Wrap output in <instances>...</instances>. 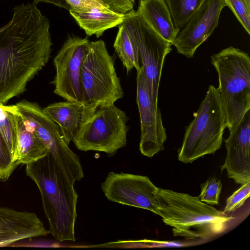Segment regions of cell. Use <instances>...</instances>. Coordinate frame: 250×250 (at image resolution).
<instances>
[{
  "mask_svg": "<svg viewBox=\"0 0 250 250\" xmlns=\"http://www.w3.org/2000/svg\"><path fill=\"white\" fill-rule=\"evenodd\" d=\"M11 20L0 28V104L26 90L27 83L50 57V23L37 5H17Z\"/></svg>",
  "mask_w": 250,
  "mask_h": 250,
  "instance_id": "6da1fadb",
  "label": "cell"
},
{
  "mask_svg": "<svg viewBox=\"0 0 250 250\" xmlns=\"http://www.w3.org/2000/svg\"><path fill=\"white\" fill-rule=\"evenodd\" d=\"M25 173L36 184L49 225V232L59 241H75L78 194L52 155L26 164Z\"/></svg>",
  "mask_w": 250,
  "mask_h": 250,
  "instance_id": "7a4b0ae2",
  "label": "cell"
},
{
  "mask_svg": "<svg viewBox=\"0 0 250 250\" xmlns=\"http://www.w3.org/2000/svg\"><path fill=\"white\" fill-rule=\"evenodd\" d=\"M158 214L172 228L173 235L205 240L224 232L234 218L202 202L199 196L158 188Z\"/></svg>",
  "mask_w": 250,
  "mask_h": 250,
  "instance_id": "3957f363",
  "label": "cell"
},
{
  "mask_svg": "<svg viewBox=\"0 0 250 250\" xmlns=\"http://www.w3.org/2000/svg\"><path fill=\"white\" fill-rule=\"evenodd\" d=\"M219 80L217 88L230 130L250 109V58L233 46L211 56Z\"/></svg>",
  "mask_w": 250,
  "mask_h": 250,
  "instance_id": "277c9868",
  "label": "cell"
},
{
  "mask_svg": "<svg viewBox=\"0 0 250 250\" xmlns=\"http://www.w3.org/2000/svg\"><path fill=\"white\" fill-rule=\"evenodd\" d=\"M194 117L178 150V160L186 164L214 154L221 146L226 118L218 89L213 85L208 87Z\"/></svg>",
  "mask_w": 250,
  "mask_h": 250,
  "instance_id": "5b68a950",
  "label": "cell"
},
{
  "mask_svg": "<svg viewBox=\"0 0 250 250\" xmlns=\"http://www.w3.org/2000/svg\"><path fill=\"white\" fill-rule=\"evenodd\" d=\"M83 103L92 108L114 104L124 94L114 60L102 40L90 42L81 70Z\"/></svg>",
  "mask_w": 250,
  "mask_h": 250,
  "instance_id": "8992f818",
  "label": "cell"
},
{
  "mask_svg": "<svg viewBox=\"0 0 250 250\" xmlns=\"http://www.w3.org/2000/svg\"><path fill=\"white\" fill-rule=\"evenodd\" d=\"M128 117L114 104L96 107L80 126L72 141L81 151H97L108 156L127 145Z\"/></svg>",
  "mask_w": 250,
  "mask_h": 250,
  "instance_id": "52a82bcc",
  "label": "cell"
},
{
  "mask_svg": "<svg viewBox=\"0 0 250 250\" xmlns=\"http://www.w3.org/2000/svg\"><path fill=\"white\" fill-rule=\"evenodd\" d=\"M134 43L142 62L143 75L153 103L158 105L162 70L172 44L157 34L137 11L125 14L122 23Z\"/></svg>",
  "mask_w": 250,
  "mask_h": 250,
  "instance_id": "ba28073f",
  "label": "cell"
},
{
  "mask_svg": "<svg viewBox=\"0 0 250 250\" xmlns=\"http://www.w3.org/2000/svg\"><path fill=\"white\" fill-rule=\"evenodd\" d=\"M26 125L48 149L63 173L74 185L83 177L79 157L63 139L59 126L49 118L38 104L26 100L16 104Z\"/></svg>",
  "mask_w": 250,
  "mask_h": 250,
  "instance_id": "9c48e42d",
  "label": "cell"
},
{
  "mask_svg": "<svg viewBox=\"0 0 250 250\" xmlns=\"http://www.w3.org/2000/svg\"><path fill=\"white\" fill-rule=\"evenodd\" d=\"M89 43L87 37L69 36L54 59V93L66 101L83 103L81 70Z\"/></svg>",
  "mask_w": 250,
  "mask_h": 250,
  "instance_id": "30bf717a",
  "label": "cell"
},
{
  "mask_svg": "<svg viewBox=\"0 0 250 250\" xmlns=\"http://www.w3.org/2000/svg\"><path fill=\"white\" fill-rule=\"evenodd\" d=\"M101 188L109 201L158 214L156 202L158 188L146 176L110 172Z\"/></svg>",
  "mask_w": 250,
  "mask_h": 250,
  "instance_id": "8fae6325",
  "label": "cell"
},
{
  "mask_svg": "<svg viewBox=\"0 0 250 250\" xmlns=\"http://www.w3.org/2000/svg\"><path fill=\"white\" fill-rule=\"evenodd\" d=\"M226 6L224 0H205L172 43L177 52L188 58L192 57L218 26L221 12Z\"/></svg>",
  "mask_w": 250,
  "mask_h": 250,
  "instance_id": "7c38bea8",
  "label": "cell"
},
{
  "mask_svg": "<svg viewBox=\"0 0 250 250\" xmlns=\"http://www.w3.org/2000/svg\"><path fill=\"white\" fill-rule=\"evenodd\" d=\"M137 73L136 102L141 124L139 149L143 155L151 158L164 149L166 131L161 111L151 100L141 66Z\"/></svg>",
  "mask_w": 250,
  "mask_h": 250,
  "instance_id": "4fadbf2b",
  "label": "cell"
},
{
  "mask_svg": "<svg viewBox=\"0 0 250 250\" xmlns=\"http://www.w3.org/2000/svg\"><path fill=\"white\" fill-rule=\"evenodd\" d=\"M224 142L227 155L221 170L235 183L242 185L250 181V109L230 130Z\"/></svg>",
  "mask_w": 250,
  "mask_h": 250,
  "instance_id": "5bb4252c",
  "label": "cell"
},
{
  "mask_svg": "<svg viewBox=\"0 0 250 250\" xmlns=\"http://www.w3.org/2000/svg\"><path fill=\"white\" fill-rule=\"evenodd\" d=\"M49 233L36 213L0 206V247Z\"/></svg>",
  "mask_w": 250,
  "mask_h": 250,
  "instance_id": "9a60e30c",
  "label": "cell"
},
{
  "mask_svg": "<svg viewBox=\"0 0 250 250\" xmlns=\"http://www.w3.org/2000/svg\"><path fill=\"white\" fill-rule=\"evenodd\" d=\"M94 109L83 103L65 101L50 104L42 110L59 126L63 139L69 145L80 126Z\"/></svg>",
  "mask_w": 250,
  "mask_h": 250,
  "instance_id": "2e32d148",
  "label": "cell"
},
{
  "mask_svg": "<svg viewBox=\"0 0 250 250\" xmlns=\"http://www.w3.org/2000/svg\"><path fill=\"white\" fill-rule=\"evenodd\" d=\"M71 15L87 36L101 37L104 32L121 24L125 14L115 12L108 7L95 8L88 11L70 8Z\"/></svg>",
  "mask_w": 250,
  "mask_h": 250,
  "instance_id": "e0dca14e",
  "label": "cell"
},
{
  "mask_svg": "<svg viewBox=\"0 0 250 250\" xmlns=\"http://www.w3.org/2000/svg\"><path fill=\"white\" fill-rule=\"evenodd\" d=\"M137 11L157 34L172 44L180 30L175 27L164 0H140Z\"/></svg>",
  "mask_w": 250,
  "mask_h": 250,
  "instance_id": "ac0fdd59",
  "label": "cell"
},
{
  "mask_svg": "<svg viewBox=\"0 0 250 250\" xmlns=\"http://www.w3.org/2000/svg\"><path fill=\"white\" fill-rule=\"evenodd\" d=\"M16 120L18 164L26 165L47 155L50 153L48 149L38 135L26 125L19 111Z\"/></svg>",
  "mask_w": 250,
  "mask_h": 250,
  "instance_id": "d6986e66",
  "label": "cell"
},
{
  "mask_svg": "<svg viewBox=\"0 0 250 250\" xmlns=\"http://www.w3.org/2000/svg\"><path fill=\"white\" fill-rule=\"evenodd\" d=\"M118 27L113 44L115 50L127 73L134 68L138 71L141 66L137 49L125 26L121 23Z\"/></svg>",
  "mask_w": 250,
  "mask_h": 250,
  "instance_id": "ffe728a7",
  "label": "cell"
},
{
  "mask_svg": "<svg viewBox=\"0 0 250 250\" xmlns=\"http://www.w3.org/2000/svg\"><path fill=\"white\" fill-rule=\"evenodd\" d=\"M18 111L16 104L5 105L0 104V132L16 163L18 153L16 116Z\"/></svg>",
  "mask_w": 250,
  "mask_h": 250,
  "instance_id": "44dd1931",
  "label": "cell"
},
{
  "mask_svg": "<svg viewBox=\"0 0 250 250\" xmlns=\"http://www.w3.org/2000/svg\"><path fill=\"white\" fill-rule=\"evenodd\" d=\"M175 27L180 30L205 0H164Z\"/></svg>",
  "mask_w": 250,
  "mask_h": 250,
  "instance_id": "7402d4cb",
  "label": "cell"
},
{
  "mask_svg": "<svg viewBox=\"0 0 250 250\" xmlns=\"http://www.w3.org/2000/svg\"><path fill=\"white\" fill-rule=\"evenodd\" d=\"M18 166L0 132V180L7 181Z\"/></svg>",
  "mask_w": 250,
  "mask_h": 250,
  "instance_id": "603a6c76",
  "label": "cell"
},
{
  "mask_svg": "<svg viewBox=\"0 0 250 250\" xmlns=\"http://www.w3.org/2000/svg\"><path fill=\"white\" fill-rule=\"evenodd\" d=\"M238 21L250 34V0H224Z\"/></svg>",
  "mask_w": 250,
  "mask_h": 250,
  "instance_id": "cb8c5ba5",
  "label": "cell"
},
{
  "mask_svg": "<svg viewBox=\"0 0 250 250\" xmlns=\"http://www.w3.org/2000/svg\"><path fill=\"white\" fill-rule=\"evenodd\" d=\"M222 188L221 181L215 177L211 178L202 185L199 199L209 205H218Z\"/></svg>",
  "mask_w": 250,
  "mask_h": 250,
  "instance_id": "d4e9b609",
  "label": "cell"
},
{
  "mask_svg": "<svg viewBox=\"0 0 250 250\" xmlns=\"http://www.w3.org/2000/svg\"><path fill=\"white\" fill-rule=\"evenodd\" d=\"M250 195V181L242 184L239 189L227 198L223 211L226 213L234 212L244 204Z\"/></svg>",
  "mask_w": 250,
  "mask_h": 250,
  "instance_id": "484cf974",
  "label": "cell"
},
{
  "mask_svg": "<svg viewBox=\"0 0 250 250\" xmlns=\"http://www.w3.org/2000/svg\"><path fill=\"white\" fill-rule=\"evenodd\" d=\"M73 9L81 11H88L95 8L108 7L101 0H65ZM109 8V7H108Z\"/></svg>",
  "mask_w": 250,
  "mask_h": 250,
  "instance_id": "4316f807",
  "label": "cell"
},
{
  "mask_svg": "<svg viewBox=\"0 0 250 250\" xmlns=\"http://www.w3.org/2000/svg\"><path fill=\"white\" fill-rule=\"evenodd\" d=\"M112 10L125 14L133 9L134 3L130 0H101Z\"/></svg>",
  "mask_w": 250,
  "mask_h": 250,
  "instance_id": "83f0119b",
  "label": "cell"
},
{
  "mask_svg": "<svg viewBox=\"0 0 250 250\" xmlns=\"http://www.w3.org/2000/svg\"><path fill=\"white\" fill-rule=\"evenodd\" d=\"M40 2L51 3L68 10L71 8L65 0H33V3L37 5Z\"/></svg>",
  "mask_w": 250,
  "mask_h": 250,
  "instance_id": "f1b7e54d",
  "label": "cell"
},
{
  "mask_svg": "<svg viewBox=\"0 0 250 250\" xmlns=\"http://www.w3.org/2000/svg\"><path fill=\"white\" fill-rule=\"evenodd\" d=\"M130 0L134 4V2H135L134 0Z\"/></svg>",
  "mask_w": 250,
  "mask_h": 250,
  "instance_id": "f546056e",
  "label": "cell"
}]
</instances>
